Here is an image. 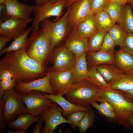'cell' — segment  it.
I'll list each match as a JSON object with an SVG mask.
<instances>
[{"label": "cell", "mask_w": 133, "mask_h": 133, "mask_svg": "<svg viewBox=\"0 0 133 133\" xmlns=\"http://www.w3.org/2000/svg\"><path fill=\"white\" fill-rule=\"evenodd\" d=\"M86 112L82 110L77 111L68 115L66 117L72 128L77 127L78 123L84 116Z\"/></svg>", "instance_id": "836d02e7"}, {"label": "cell", "mask_w": 133, "mask_h": 133, "mask_svg": "<svg viewBox=\"0 0 133 133\" xmlns=\"http://www.w3.org/2000/svg\"><path fill=\"white\" fill-rule=\"evenodd\" d=\"M121 16L117 22L126 34H133V9L128 3L122 5Z\"/></svg>", "instance_id": "7402d4cb"}, {"label": "cell", "mask_w": 133, "mask_h": 133, "mask_svg": "<svg viewBox=\"0 0 133 133\" xmlns=\"http://www.w3.org/2000/svg\"><path fill=\"white\" fill-rule=\"evenodd\" d=\"M16 84L15 79H11L0 81V90L3 92L11 90L14 88Z\"/></svg>", "instance_id": "74e56055"}, {"label": "cell", "mask_w": 133, "mask_h": 133, "mask_svg": "<svg viewBox=\"0 0 133 133\" xmlns=\"http://www.w3.org/2000/svg\"><path fill=\"white\" fill-rule=\"evenodd\" d=\"M6 0H0V4L4 3Z\"/></svg>", "instance_id": "816d5d0a"}, {"label": "cell", "mask_w": 133, "mask_h": 133, "mask_svg": "<svg viewBox=\"0 0 133 133\" xmlns=\"http://www.w3.org/2000/svg\"><path fill=\"white\" fill-rule=\"evenodd\" d=\"M88 39L81 36L76 29H72L66 38L64 45L77 58L87 52Z\"/></svg>", "instance_id": "9a60e30c"}, {"label": "cell", "mask_w": 133, "mask_h": 133, "mask_svg": "<svg viewBox=\"0 0 133 133\" xmlns=\"http://www.w3.org/2000/svg\"><path fill=\"white\" fill-rule=\"evenodd\" d=\"M86 54L87 52L85 53L76 58L72 71L73 84L86 79L88 71V67L86 59Z\"/></svg>", "instance_id": "ffe728a7"}, {"label": "cell", "mask_w": 133, "mask_h": 133, "mask_svg": "<svg viewBox=\"0 0 133 133\" xmlns=\"http://www.w3.org/2000/svg\"><path fill=\"white\" fill-rule=\"evenodd\" d=\"M44 94L61 107L63 110L62 115L65 118L68 115L75 111L82 110L86 112L92 109L89 106L82 107L75 105L67 100L61 95L48 94L44 92Z\"/></svg>", "instance_id": "e0dca14e"}, {"label": "cell", "mask_w": 133, "mask_h": 133, "mask_svg": "<svg viewBox=\"0 0 133 133\" xmlns=\"http://www.w3.org/2000/svg\"><path fill=\"white\" fill-rule=\"evenodd\" d=\"M43 121L39 119L38 121L35 126V129L33 132V133H40V130Z\"/></svg>", "instance_id": "ee69618b"}, {"label": "cell", "mask_w": 133, "mask_h": 133, "mask_svg": "<svg viewBox=\"0 0 133 133\" xmlns=\"http://www.w3.org/2000/svg\"><path fill=\"white\" fill-rule=\"evenodd\" d=\"M4 3L0 4V24L10 18Z\"/></svg>", "instance_id": "f35d334b"}, {"label": "cell", "mask_w": 133, "mask_h": 133, "mask_svg": "<svg viewBox=\"0 0 133 133\" xmlns=\"http://www.w3.org/2000/svg\"><path fill=\"white\" fill-rule=\"evenodd\" d=\"M110 84L111 88L122 91L133 88V70L123 72Z\"/></svg>", "instance_id": "603a6c76"}, {"label": "cell", "mask_w": 133, "mask_h": 133, "mask_svg": "<svg viewBox=\"0 0 133 133\" xmlns=\"http://www.w3.org/2000/svg\"><path fill=\"white\" fill-rule=\"evenodd\" d=\"M50 83L55 95H64L73 84L72 71H50Z\"/></svg>", "instance_id": "8fae6325"}, {"label": "cell", "mask_w": 133, "mask_h": 133, "mask_svg": "<svg viewBox=\"0 0 133 133\" xmlns=\"http://www.w3.org/2000/svg\"><path fill=\"white\" fill-rule=\"evenodd\" d=\"M118 90L127 100L133 103V88L126 91Z\"/></svg>", "instance_id": "60d3db41"}, {"label": "cell", "mask_w": 133, "mask_h": 133, "mask_svg": "<svg viewBox=\"0 0 133 133\" xmlns=\"http://www.w3.org/2000/svg\"><path fill=\"white\" fill-rule=\"evenodd\" d=\"M32 21L31 19L23 20L10 17L0 24V35H6L11 39H14L28 29L27 24Z\"/></svg>", "instance_id": "5bb4252c"}, {"label": "cell", "mask_w": 133, "mask_h": 133, "mask_svg": "<svg viewBox=\"0 0 133 133\" xmlns=\"http://www.w3.org/2000/svg\"><path fill=\"white\" fill-rule=\"evenodd\" d=\"M91 105L97 109L100 114L106 117L108 120L112 122H116V116L114 113L109 110L101 108L96 101L92 102Z\"/></svg>", "instance_id": "e575fe53"}, {"label": "cell", "mask_w": 133, "mask_h": 133, "mask_svg": "<svg viewBox=\"0 0 133 133\" xmlns=\"http://www.w3.org/2000/svg\"><path fill=\"white\" fill-rule=\"evenodd\" d=\"M16 131L8 130V133H28L27 131L21 129H17Z\"/></svg>", "instance_id": "bcb514c9"}, {"label": "cell", "mask_w": 133, "mask_h": 133, "mask_svg": "<svg viewBox=\"0 0 133 133\" xmlns=\"http://www.w3.org/2000/svg\"><path fill=\"white\" fill-rule=\"evenodd\" d=\"M130 122L132 127L133 128V117L131 118Z\"/></svg>", "instance_id": "f907efd6"}, {"label": "cell", "mask_w": 133, "mask_h": 133, "mask_svg": "<svg viewBox=\"0 0 133 133\" xmlns=\"http://www.w3.org/2000/svg\"><path fill=\"white\" fill-rule=\"evenodd\" d=\"M95 18L98 31L107 33L116 22L105 10L95 14Z\"/></svg>", "instance_id": "484cf974"}, {"label": "cell", "mask_w": 133, "mask_h": 133, "mask_svg": "<svg viewBox=\"0 0 133 133\" xmlns=\"http://www.w3.org/2000/svg\"><path fill=\"white\" fill-rule=\"evenodd\" d=\"M44 93L33 90L28 94L21 95L26 105V113L39 116L53 103L54 102L45 96Z\"/></svg>", "instance_id": "ba28073f"}, {"label": "cell", "mask_w": 133, "mask_h": 133, "mask_svg": "<svg viewBox=\"0 0 133 133\" xmlns=\"http://www.w3.org/2000/svg\"><path fill=\"white\" fill-rule=\"evenodd\" d=\"M50 67L45 76L29 82H17L14 87L15 90L20 95L28 94L33 90H39L50 94L55 95L50 83Z\"/></svg>", "instance_id": "7c38bea8"}, {"label": "cell", "mask_w": 133, "mask_h": 133, "mask_svg": "<svg viewBox=\"0 0 133 133\" xmlns=\"http://www.w3.org/2000/svg\"><path fill=\"white\" fill-rule=\"evenodd\" d=\"M106 33L98 31L88 38L87 52H94L100 50Z\"/></svg>", "instance_id": "4dcf8cb0"}, {"label": "cell", "mask_w": 133, "mask_h": 133, "mask_svg": "<svg viewBox=\"0 0 133 133\" xmlns=\"http://www.w3.org/2000/svg\"><path fill=\"white\" fill-rule=\"evenodd\" d=\"M101 99L111 104L114 109L116 122L126 129L133 128L130 120L133 117V103L127 100L118 90L110 87L100 88Z\"/></svg>", "instance_id": "7a4b0ae2"}, {"label": "cell", "mask_w": 133, "mask_h": 133, "mask_svg": "<svg viewBox=\"0 0 133 133\" xmlns=\"http://www.w3.org/2000/svg\"><path fill=\"white\" fill-rule=\"evenodd\" d=\"M69 7L67 21L71 30L76 29L87 16L93 13L91 9L90 0H81L76 2Z\"/></svg>", "instance_id": "4fadbf2b"}, {"label": "cell", "mask_w": 133, "mask_h": 133, "mask_svg": "<svg viewBox=\"0 0 133 133\" xmlns=\"http://www.w3.org/2000/svg\"><path fill=\"white\" fill-rule=\"evenodd\" d=\"M50 0H35L36 4L38 6L42 5L47 2L49 1Z\"/></svg>", "instance_id": "f6af8a7d"}, {"label": "cell", "mask_w": 133, "mask_h": 133, "mask_svg": "<svg viewBox=\"0 0 133 133\" xmlns=\"http://www.w3.org/2000/svg\"><path fill=\"white\" fill-rule=\"evenodd\" d=\"M133 9V0H127V2Z\"/></svg>", "instance_id": "681fc988"}, {"label": "cell", "mask_w": 133, "mask_h": 133, "mask_svg": "<svg viewBox=\"0 0 133 133\" xmlns=\"http://www.w3.org/2000/svg\"><path fill=\"white\" fill-rule=\"evenodd\" d=\"M97 72L103 77L107 83L110 84L123 72L113 64H104L96 67Z\"/></svg>", "instance_id": "cb8c5ba5"}, {"label": "cell", "mask_w": 133, "mask_h": 133, "mask_svg": "<svg viewBox=\"0 0 133 133\" xmlns=\"http://www.w3.org/2000/svg\"><path fill=\"white\" fill-rule=\"evenodd\" d=\"M4 3L10 17L23 20L30 19L33 12L32 6L21 3L17 0H6Z\"/></svg>", "instance_id": "2e32d148"}, {"label": "cell", "mask_w": 133, "mask_h": 133, "mask_svg": "<svg viewBox=\"0 0 133 133\" xmlns=\"http://www.w3.org/2000/svg\"><path fill=\"white\" fill-rule=\"evenodd\" d=\"M13 74L8 70L3 68H0V81L11 79L13 78Z\"/></svg>", "instance_id": "ab89813d"}, {"label": "cell", "mask_w": 133, "mask_h": 133, "mask_svg": "<svg viewBox=\"0 0 133 133\" xmlns=\"http://www.w3.org/2000/svg\"><path fill=\"white\" fill-rule=\"evenodd\" d=\"M25 51L30 57L46 69L49 64L53 62V50L41 28L33 32L28 38Z\"/></svg>", "instance_id": "3957f363"}, {"label": "cell", "mask_w": 133, "mask_h": 133, "mask_svg": "<svg viewBox=\"0 0 133 133\" xmlns=\"http://www.w3.org/2000/svg\"><path fill=\"white\" fill-rule=\"evenodd\" d=\"M32 29L31 26L21 35L14 39L10 45L7 47H5L0 50V55L8 52L18 50L25 47L28 35Z\"/></svg>", "instance_id": "4316f807"}, {"label": "cell", "mask_w": 133, "mask_h": 133, "mask_svg": "<svg viewBox=\"0 0 133 133\" xmlns=\"http://www.w3.org/2000/svg\"><path fill=\"white\" fill-rule=\"evenodd\" d=\"M116 46L107 32L105 34L100 50L108 53H115V48Z\"/></svg>", "instance_id": "d6a6232c"}, {"label": "cell", "mask_w": 133, "mask_h": 133, "mask_svg": "<svg viewBox=\"0 0 133 133\" xmlns=\"http://www.w3.org/2000/svg\"><path fill=\"white\" fill-rule=\"evenodd\" d=\"M21 95L12 89L0 92V126L3 127L17 118L19 114L26 113V107Z\"/></svg>", "instance_id": "277c9868"}, {"label": "cell", "mask_w": 133, "mask_h": 133, "mask_svg": "<svg viewBox=\"0 0 133 133\" xmlns=\"http://www.w3.org/2000/svg\"><path fill=\"white\" fill-rule=\"evenodd\" d=\"M53 55V65L50 67L51 71H72L76 58L74 54L64 45L54 48Z\"/></svg>", "instance_id": "30bf717a"}, {"label": "cell", "mask_w": 133, "mask_h": 133, "mask_svg": "<svg viewBox=\"0 0 133 133\" xmlns=\"http://www.w3.org/2000/svg\"><path fill=\"white\" fill-rule=\"evenodd\" d=\"M57 104L53 103L39 116V119L45 121V124L41 130V133H54L58 125L63 123L69 124V121L63 116L62 108Z\"/></svg>", "instance_id": "9c48e42d"}, {"label": "cell", "mask_w": 133, "mask_h": 133, "mask_svg": "<svg viewBox=\"0 0 133 133\" xmlns=\"http://www.w3.org/2000/svg\"><path fill=\"white\" fill-rule=\"evenodd\" d=\"M116 3L122 5L124 4L127 2V0H111Z\"/></svg>", "instance_id": "c3c4849f"}, {"label": "cell", "mask_w": 133, "mask_h": 133, "mask_svg": "<svg viewBox=\"0 0 133 133\" xmlns=\"http://www.w3.org/2000/svg\"><path fill=\"white\" fill-rule=\"evenodd\" d=\"M103 10L106 11L116 22H118L121 16V5L111 0H109Z\"/></svg>", "instance_id": "1f68e13d"}, {"label": "cell", "mask_w": 133, "mask_h": 133, "mask_svg": "<svg viewBox=\"0 0 133 133\" xmlns=\"http://www.w3.org/2000/svg\"><path fill=\"white\" fill-rule=\"evenodd\" d=\"M67 1L58 0L54 2L50 1L41 6L36 4L33 5V12L34 17L32 26L33 32H36L39 30L40 23L46 18L51 17H56L55 21L60 19L63 15Z\"/></svg>", "instance_id": "52a82bcc"}, {"label": "cell", "mask_w": 133, "mask_h": 133, "mask_svg": "<svg viewBox=\"0 0 133 133\" xmlns=\"http://www.w3.org/2000/svg\"><path fill=\"white\" fill-rule=\"evenodd\" d=\"M109 0H90V6L92 12L95 14L103 10Z\"/></svg>", "instance_id": "8d00e7d4"}, {"label": "cell", "mask_w": 133, "mask_h": 133, "mask_svg": "<svg viewBox=\"0 0 133 133\" xmlns=\"http://www.w3.org/2000/svg\"><path fill=\"white\" fill-rule=\"evenodd\" d=\"M98 101L99 102V105L101 108L110 111L114 113V109L113 106L108 102L101 99H99Z\"/></svg>", "instance_id": "b9f144b4"}, {"label": "cell", "mask_w": 133, "mask_h": 133, "mask_svg": "<svg viewBox=\"0 0 133 133\" xmlns=\"http://www.w3.org/2000/svg\"><path fill=\"white\" fill-rule=\"evenodd\" d=\"M16 120L7 123V126L15 130L21 129L27 131L31 125L38 121L39 117L25 113L19 114Z\"/></svg>", "instance_id": "44dd1931"}, {"label": "cell", "mask_w": 133, "mask_h": 133, "mask_svg": "<svg viewBox=\"0 0 133 133\" xmlns=\"http://www.w3.org/2000/svg\"><path fill=\"white\" fill-rule=\"evenodd\" d=\"M11 39L7 36L3 35L0 37V50L5 47L6 43L10 41Z\"/></svg>", "instance_id": "7bdbcfd3"}, {"label": "cell", "mask_w": 133, "mask_h": 133, "mask_svg": "<svg viewBox=\"0 0 133 133\" xmlns=\"http://www.w3.org/2000/svg\"><path fill=\"white\" fill-rule=\"evenodd\" d=\"M120 50L133 56V34H126L123 45Z\"/></svg>", "instance_id": "d590c367"}, {"label": "cell", "mask_w": 133, "mask_h": 133, "mask_svg": "<svg viewBox=\"0 0 133 133\" xmlns=\"http://www.w3.org/2000/svg\"><path fill=\"white\" fill-rule=\"evenodd\" d=\"M100 94V88L86 79L73 84L64 97L75 105L86 107L98 101Z\"/></svg>", "instance_id": "5b68a950"}, {"label": "cell", "mask_w": 133, "mask_h": 133, "mask_svg": "<svg viewBox=\"0 0 133 133\" xmlns=\"http://www.w3.org/2000/svg\"><path fill=\"white\" fill-rule=\"evenodd\" d=\"M58 0H50V1L52 2H56Z\"/></svg>", "instance_id": "f5cc1de1"}, {"label": "cell", "mask_w": 133, "mask_h": 133, "mask_svg": "<svg viewBox=\"0 0 133 133\" xmlns=\"http://www.w3.org/2000/svg\"><path fill=\"white\" fill-rule=\"evenodd\" d=\"M115 53H108L100 50L94 52H87L86 59L88 66L96 67L104 64L115 65Z\"/></svg>", "instance_id": "ac0fdd59"}, {"label": "cell", "mask_w": 133, "mask_h": 133, "mask_svg": "<svg viewBox=\"0 0 133 133\" xmlns=\"http://www.w3.org/2000/svg\"><path fill=\"white\" fill-rule=\"evenodd\" d=\"M95 118V113L91 109L86 111L78 125L79 132L81 133H86L93 124Z\"/></svg>", "instance_id": "f546056e"}, {"label": "cell", "mask_w": 133, "mask_h": 133, "mask_svg": "<svg viewBox=\"0 0 133 133\" xmlns=\"http://www.w3.org/2000/svg\"><path fill=\"white\" fill-rule=\"evenodd\" d=\"M81 0H67L65 8H68L73 3Z\"/></svg>", "instance_id": "7dc6e473"}, {"label": "cell", "mask_w": 133, "mask_h": 133, "mask_svg": "<svg viewBox=\"0 0 133 133\" xmlns=\"http://www.w3.org/2000/svg\"><path fill=\"white\" fill-rule=\"evenodd\" d=\"M69 10V7L65 14L56 21L52 22L47 18L41 22V29L45 33L53 50L65 40L71 30L67 21Z\"/></svg>", "instance_id": "8992f818"}, {"label": "cell", "mask_w": 133, "mask_h": 133, "mask_svg": "<svg viewBox=\"0 0 133 133\" xmlns=\"http://www.w3.org/2000/svg\"><path fill=\"white\" fill-rule=\"evenodd\" d=\"M88 70L86 80L100 88L110 87V84L107 83L102 76L97 72L96 67L89 66Z\"/></svg>", "instance_id": "83f0119b"}, {"label": "cell", "mask_w": 133, "mask_h": 133, "mask_svg": "<svg viewBox=\"0 0 133 133\" xmlns=\"http://www.w3.org/2000/svg\"><path fill=\"white\" fill-rule=\"evenodd\" d=\"M115 65L120 70L125 72L133 70V56L119 50L115 51Z\"/></svg>", "instance_id": "d4e9b609"}, {"label": "cell", "mask_w": 133, "mask_h": 133, "mask_svg": "<svg viewBox=\"0 0 133 133\" xmlns=\"http://www.w3.org/2000/svg\"><path fill=\"white\" fill-rule=\"evenodd\" d=\"M25 48L7 52L0 61V68L10 71L16 82H29L42 78L48 73V70L28 55Z\"/></svg>", "instance_id": "6da1fadb"}, {"label": "cell", "mask_w": 133, "mask_h": 133, "mask_svg": "<svg viewBox=\"0 0 133 133\" xmlns=\"http://www.w3.org/2000/svg\"><path fill=\"white\" fill-rule=\"evenodd\" d=\"M83 37L88 39L98 31L95 18V14L92 13L87 16L76 29Z\"/></svg>", "instance_id": "d6986e66"}, {"label": "cell", "mask_w": 133, "mask_h": 133, "mask_svg": "<svg viewBox=\"0 0 133 133\" xmlns=\"http://www.w3.org/2000/svg\"><path fill=\"white\" fill-rule=\"evenodd\" d=\"M109 35L120 48L122 46L126 34L118 23L114 24L107 32Z\"/></svg>", "instance_id": "f1b7e54d"}]
</instances>
